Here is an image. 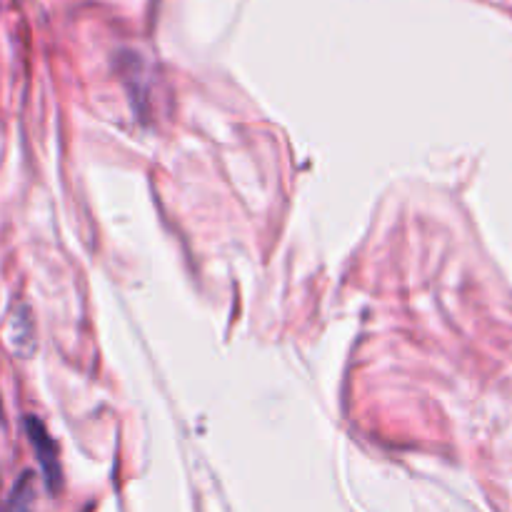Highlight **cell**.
<instances>
[{
  "label": "cell",
  "mask_w": 512,
  "mask_h": 512,
  "mask_svg": "<svg viewBox=\"0 0 512 512\" xmlns=\"http://www.w3.org/2000/svg\"><path fill=\"white\" fill-rule=\"evenodd\" d=\"M0 420H3V403H0Z\"/></svg>",
  "instance_id": "obj_3"
},
{
  "label": "cell",
  "mask_w": 512,
  "mask_h": 512,
  "mask_svg": "<svg viewBox=\"0 0 512 512\" xmlns=\"http://www.w3.org/2000/svg\"><path fill=\"white\" fill-rule=\"evenodd\" d=\"M33 503H35L33 475L25 473L23 478L18 480V485H15V490H13V495H10L8 508H5V512H33Z\"/></svg>",
  "instance_id": "obj_2"
},
{
  "label": "cell",
  "mask_w": 512,
  "mask_h": 512,
  "mask_svg": "<svg viewBox=\"0 0 512 512\" xmlns=\"http://www.w3.org/2000/svg\"><path fill=\"white\" fill-rule=\"evenodd\" d=\"M25 430H28L30 445H33L35 458H38L40 463V470H43L45 485H48L50 493H58L60 485H63V473H60L58 448H55L53 438H50L48 430L43 428V423L35 418L25 420Z\"/></svg>",
  "instance_id": "obj_1"
}]
</instances>
